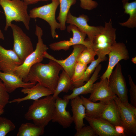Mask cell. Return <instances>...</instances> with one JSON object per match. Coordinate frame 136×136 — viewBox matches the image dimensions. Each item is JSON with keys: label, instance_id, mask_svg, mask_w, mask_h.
I'll list each match as a JSON object with an SVG mask.
<instances>
[{"label": "cell", "instance_id": "cell-1", "mask_svg": "<svg viewBox=\"0 0 136 136\" xmlns=\"http://www.w3.org/2000/svg\"><path fill=\"white\" fill-rule=\"evenodd\" d=\"M62 69L58 63L51 59L47 64L36 63L30 68L23 81L26 82H38L53 93L57 85L59 73Z\"/></svg>", "mask_w": 136, "mask_h": 136}, {"label": "cell", "instance_id": "cell-16", "mask_svg": "<svg viewBox=\"0 0 136 136\" xmlns=\"http://www.w3.org/2000/svg\"><path fill=\"white\" fill-rule=\"evenodd\" d=\"M13 50L6 49L0 45V70L7 73H14L15 69L22 64Z\"/></svg>", "mask_w": 136, "mask_h": 136}, {"label": "cell", "instance_id": "cell-19", "mask_svg": "<svg viewBox=\"0 0 136 136\" xmlns=\"http://www.w3.org/2000/svg\"><path fill=\"white\" fill-rule=\"evenodd\" d=\"M21 92L27 95L22 98H16L10 101L9 103L20 102L28 100H35L43 97H46L52 94L53 93L49 89L38 83L30 88H23Z\"/></svg>", "mask_w": 136, "mask_h": 136}, {"label": "cell", "instance_id": "cell-23", "mask_svg": "<svg viewBox=\"0 0 136 136\" xmlns=\"http://www.w3.org/2000/svg\"><path fill=\"white\" fill-rule=\"evenodd\" d=\"M80 97L85 108L86 116L94 118L100 117L106 103L100 101L93 102L82 95Z\"/></svg>", "mask_w": 136, "mask_h": 136}, {"label": "cell", "instance_id": "cell-31", "mask_svg": "<svg viewBox=\"0 0 136 136\" xmlns=\"http://www.w3.org/2000/svg\"><path fill=\"white\" fill-rule=\"evenodd\" d=\"M14 124L10 120L0 117V136H5L15 128Z\"/></svg>", "mask_w": 136, "mask_h": 136}, {"label": "cell", "instance_id": "cell-11", "mask_svg": "<svg viewBox=\"0 0 136 136\" xmlns=\"http://www.w3.org/2000/svg\"><path fill=\"white\" fill-rule=\"evenodd\" d=\"M89 19L88 17L86 15H81L79 17H76L73 15L69 11L66 23L76 26L80 30L87 35L88 39L92 42L94 37L101 31L104 26H90L87 23Z\"/></svg>", "mask_w": 136, "mask_h": 136}, {"label": "cell", "instance_id": "cell-12", "mask_svg": "<svg viewBox=\"0 0 136 136\" xmlns=\"http://www.w3.org/2000/svg\"><path fill=\"white\" fill-rule=\"evenodd\" d=\"M69 99H62L57 96L55 100V108L52 120L53 122H57L63 128L70 127L73 122L72 116L66 110Z\"/></svg>", "mask_w": 136, "mask_h": 136}, {"label": "cell", "instance_id": "cell-13", "mask_svg": "<svg viewBox=\"0 0 136 136\" xmlns=\"http://www.w3.org/2000/svg\"><path fill=\"white\" fill-rule=\"evenodd\" d=\"M90 95L88 99L94 102L99 101L106 103L114 100L117 96L112 91L107 78L101 79L98 82L94 83Z\"/></svg>", "mask_w": 136, "mask_h": 136}, {"label": "cell", "instance_id": "cell-37", "mask_svg": "<svg viewBox=\"0 0 136 136\" xmlns=\"http://www.w3.org/2000/svg\"><path fill=\"white\" fill-rule=\"evenodd\" d=\"M123 104L125 107L131 111L136 116V107L129 103L128 101Z\"/></svg>", "mask_w": 136, "mask_h": 136}, {"label": "cell", "instance_id": "cell-40", "mask_svg": "<svg viewBox=\"0 0 136 136\" xmlns=\"http://www.w3.org/2000/svg\"><path fill=\"white\" fill-rule=\"evenodd\" d=\"M131 61L134 64H136V57H133L131 59Z\"/></svg>", "mask_w": 136, "mask_h": 136}, {"label": "cell", "instance_id": "cell-34", "mask_svg": "<svg viewBox=\"0 0 136 136\" xmlns=\"http://www.w3.org/2000/svg\"><path fill=\"white\" fill-rule=\"evenodd\" d=\"M130 85L129 92L131 104L136 107V86L133 82L131 76L128 75Z\"/></svg>", "mask_w": 136, "mask_h": 136}, {"label": "cell", "instance_id": "cell-3", "mask_svg": "<svg viewBox=\"0 0 136 136\" xmlns=\"http://www.w3.org/2000/svg\"><path fill=\"white\" fill-rule=\"evenodd\" d=\"M5 17L6 31L13 21L22 22L27 30L30 29V18L28 11V6L21 0H0Z\"/></svg>", "mask_w": 136, "mask_h": 136}, {"label": "cell", "instance_id": "cell-21", "mask_svg": "<svg viewBox=\"0 0 136 136\" xmlns=\"http://www.w3.org/2000/svg\"><path fill=\"white\" fill-rule=\"evenodd\" d=\"M101 68L102 65L99 64L96 67L92 76L86 84L78 87H74L72 90V93L70 94L64 96L63 98L70 100L80 95H85L90 93L94 84L98 79V74Z\"/></svg>", "mask_w": 136, "mask_h": 136}, {"label": "cell", "instance_id": "cell-27", "mask_svg": "<svg viewBox=\"0 0 136 136\" xmlns=\"http://www.w3.org/2000/svg\"><path fill=\"white\" fill-rule=\"evenodd\" d=\"M60 10L57 19L61 25L60 29L62 31L66 28V20L67 14L71 6L74 5L77 0H59Z\"/></svg>", "mask_w": 136, "mask_h": 136}, {"label": "cell", "instance_id": "cell-24", "mask_svg": "<svg viewBox=\"0 0 136 136\" xmlns=\"http://www.w3.org/2000/svg\"><path fill=\"white\" fill-rule=\"evenodd\" d=\"M74 87L71 77L63 69L58 80L55 90L52 95L55 99L61 92L67 93L70 90H72Z\"/></svg>", "mask_w": 136, "mask_h": 136}, {"label": "cell", "instance_id": "cell-9", "mask_svg": "<svg viewBox=\"0 0 136 136\" xmlns=\"http://www.w3.org/2000/svg\"><path fill=\"white\" fill-rule=\"evenodd\" d=\"M109 86L113 93L124 103L128 101V89L123 75L122 67L118 63L108 80Z\"/></svg>", "mask_w": 136, "mask_h": 136}, {"label": "cell", "instance_id": "cell-25", "mask_svg": "<svg viewBox=\"0 0 136 136\" xmlns=\"http://www.w3.org/2000/svg\"><path fill=\"white\" fill-rule=\"evenodd\" d=\"M45 127L37 125L33 123L22 124L19 128L17 136H39L44 132Z\"/></svg>", "mask_w": 136, "mask_h": 136}, {"label": "cell", "instance_id": "cell-36", "mask_svg": "<svg viewBox=\"0 0 136 136\" xmlns=\"http://www.w3.org/2000/svg\"><path fill=\"white\" fill-rule=\"evenodd\" d=\"M116 132L121 136H125V130L123 127L121 125H116L114 126Z\"/></svg>", "mask_w": 136, "mask_h": 136}, {"label": "cell", "instance_id": "cell-20", "mask_svg": "<svg viewBox=\"0 0 136 136\" xmlns=\"http://www.w3.org/2000/svg\"><path fill=\"white\" fill-rule=\"evenodd\" d=\"M70 104L73 122L75 125V129L77 131L85 126L83 119L86 116L85 108L79 96L71 99Z\"/></svg>", "mask_w": 136, "mask_h": 136}, {"label": "cell", "instance_id": "cell-35", "mask_svg": "<svg viewBox=\"0 0 136 136\" xmlns=\"http://www.w3.org/2000/svg\"><path fill=\"white\" fill-rule=\"evenodd\" d=\"M80 6L86 10H91L96 8L98 5V3L92 0H80Z\"/></svg>", "mask_w": 136, "mask_h": 136}, {"label": "cell", "instance_id": "cell-5", "mask_svg": "<svg viewBox=\"0 0 136 136\" xmlns=\"http://www.w3.org/2000/svg\"><path fill=\"white\" fill-rule=\"evenodd\" d=\"M116 29L112 25V21L105 22L101 31L94 37L92 42V49L98 56L105 57L116 43Z\"/></svg>", "mask_w": 136, "mask_h": 136}, {"label": "cell", "instance_id": "cell-15", "mask_svg": "<svg viewBox=\"0 0 136 136\" xmlns=\"http://www.w3.org/2000/svg\"><path fill=\"white\" fill-rule=\"evenodd\" d=\"M73 46V50L71 54L64 60H58L46 52L44 58L54 60L58 63L63 69L71 77L74 72L75 65L78 57L81 52L86 47L81 44H78Z\"/></svg>", "mask_w": 136, "mask_h": 136}, {"label": "cell", "instance_id": "cell-4", "mask_svg": "<svg viewBox=\"0 0 136 136\" xmlns=\"http://www.w3.org/2000/svg\"><path fill=\"white\" fill-rule=\"evenodd\" d=\"M35 34L38 38L35 49L26 58L21 65L16 67L14 70V73L23 80L26 77L31 67L43 60L44 54L48 49L46 45L44 44L42 38L43 30L37 25Z\"/></svg>", "mask_w": 136, "mask_h": 136}, {"label": "cell", "instance_id": "cell-29", "mask_svg": "<svg viewBox=\"0 0 136 136\" xmlns=\"http://www.w3.org/2000/svg\"><path fill=\"white\" fill-rule=\"evenodd\" d=\"M96 55V53L92 48L86 47L79 55L77 61L87 65L95 60Z\"/></svg>", "mask_w": 136, "mask_h": 136}, {"label": "cell", "instance_id": "cell-38", "mask_svg": "<svg viewBox=\"0 0 136 136\" xmlns=\"http://www.w3.org/2000/svg\"><path fill=\"white\" fill-rule=\"evenodd\" d=\"M51 0H23L27 5L36 3L40 1H47Z\"/></svg>", "mask_w": 136, "mask_h": 136}, {"label": "cell", "instance_id": "cell-26", "mask_svg": "<svg viewBox=\"0 0 136 136\" xmlns=\"http://www.w3.org/2000/svg\"><path fill=\"white\" fill-rule=\"evenodd\" d=\"M124 13L128 14L129 17L125 22L119 23L121 26L133 28L136 27V1L131 2L123 3Z\"/></svg>", "mask_w": 136, "mask_h": 136}, {"label": "cell", "instance_id": "cell-2", "mask_svg": "<svg viewBox=\"0 0 136 136\" xmlns=\"http://www.w3.org/2000/svg\"><path fill=\"white\" fill-rule=\"evenodd\" d=\"M55 100L50 95L34 100L25 114V118L32 120L37 125L45 127L52 120Z\"/></svg>", "mask_w": 136, "mask_h": 136}, {"label": "cell", "instance_id": "cell-22", "mask_svg": "<svg viewBox=\"0 0 136 136\" xmlns=\"http://www.w3.org/2000/svg\"><path fill=\"white\" fill-rule=\"evenodd\" d=\"M100 117L107 120L114 126H123L119 111L114 100L106 103Z\"/></svg>", "mask_w": 136, "mask_h": 136}, {"label": "cell", "instance_id": "cell-7", "mask_svg": "<svg viewBox=\"0 0 136 136\" xmlns=\"http://www.w3.org/2000/svg\"><path fill=\"white\" fill-rule=\"evenodd\" d=\"M10 27L12 30L13 39V50L23 63L34 50L32 43L30 38L18 26L12 23Z\"/></svg>", "mask_w": 136, "mask_h": 136}, {"label": "cell", "instance_id": "cell-30", "mask_svg": "<svg viewBox=\"0 0 136 136\" xmlns=\"http://www.w3.org/2000/svg\"><path fill=\"white\" fill-rule=\"evenodd\" d=\"M107 59L105 57L98 56V58L92 62L88 67H87L84 72L83 78L82 81L83 85L84 82H87L90 78L91 74L94 72L95 69L100 63Z\"/></svg>", "mask_w": 136, "mask_h": 136}, {"label": "cell", "instance_id": "cell-8", "mask_svg": "<svg viewBox=\"0 0 136 136\" xmlns=\"http://www.w3.org/2000/svg\"><path fill=\"white\" fill-rule=\"evenodd\" d=\"M67 28L68 32L71 31L72 32L73 37L69 40L60 41L50 44L49 46L51 49L54 51L63 50L66 51L69 49L70 46L78 44L82 45L86 47L92 48V42L88 39H85L86 35L76 26L70 24Z\"/></svg>", "mask_w": 136, "mask_h": 136}, {"label": "cell", "instance_id": "cell-17", "mask_svg": "<svg viewBox=\"0 0 136 136\" xmlns=\"http://www.w3.org/2000/svg\"><path fill=\"white\" fill-rule=\"evenodd\" d=\"M0 79L8 93H11L19 88H30L36 83L26 82L14 73L2 72L0 70Z\"/></svg>", "mask_w": 136, "mask_h": 136}, {"label": "cell", "instance_id": "cell-6", "mask_svg": "<svg viewBox=\"0 0 136 136\" xmlns=\"http://www.w3.org/2000/svg\"><path fill=\"white\" fill-rule=\"evenodd\" d=\"M51 1V2L49 4L33 8L30 11L29 14L31 18H39L46 21L50 26L52 37L53 38H57L58 36L56 30L60 29L61 25L56 20L55 14L59 5V1Z\"/></svg>", "mask_w": 136, "mask_h": 136}, {"label": "cell", "instance_id": "cell-41", "mask_svg": "<svg viewBox=\"0 0 136 136\" xmlns=\"http://www.w3.org/2000/svg\"><path fill=\"white\" fill-rule=\"evenodd\" d=\"M4 109L0 108V116L3 114L4 112Z\"/></svg>", "mask_w": 136, "mask_h": 136}, {"label": "cell", "instance_id": "cell-18", "mask_svg": "<svg viewBox=\"0 0 136 136\" xmlns=\"http://www.w3.org/2000/svg\"><path fill=\"white\" fill-rule=\"evenodd\" d=\"M85 119L98 136H121L116 132L114 126L104 119L87 116Z\"/></svg>", "mask_w": 136, "mask_h": 136}, {"label": "cell", "instance_id": "cell-28", "mask_svg": "<svg viewBox=\"0 0 136 136\" xmlns=\"http://www.w3.org/2000/svg\"><path fill=\"white\" fill-rule=\"evenodd\" d=\"M87 67V65L77 61L76 62L73 74L71 77L74 87H78L83 85L82 82Z\"/></svg>", "mask_w": 136, "mask_h": 136}, {"label": "cell", "instance_id": "cell-14", "mask_svg": "<svg viewBox=\"0 0 136 136\" xmlns=\"http://www.w3.org/2000/svg\"><path fill=\"white\" fill-rule=\"evenodd\" d=\"M114 100L119 111L125 136L136 135V116L116 96Z\"/></svg>", "mask_w": 136, "mask_h": 136}, {"label": "cell", "instance_id": "cell-32", "mask_svg": "<svg viewBox=\"0 0 136 136\" xmlns=\"http://www.w3.org/2000/svg\"><path fill=\"white\" fill-rule=\"evenodd\" d=\"M9 95L3 82L0 79V108L4 109L9 103Z\"/></svg>", "mask_w": 136, "mask_h": 136}, {"label": "cell", "instance_id": "cell-33", "mask_svg": "<svg viewBox=\"0 0 136 136\" xmlns=\"http://www.w3.org/2000/svg\"><path fill=\"white\" fill-rule=\"evenodd\" d=\"M74 136H98L94 129L90 126H83L78 131Z\"/></svg>", "mask_w": 136, "mask_h": 136}, {"label": "cell", "instance_id": "cell-10", "mask_svg": "<svg viewBox=\"0 0 136 136\" xmlns=\"http://www.w3.org/2000/svg\"><path fill=\"white\" fill-rule=\"evenodd\" d=\"M108 55L109 57L108 66L100 78L101 79L107 78L108 80L113 69L119 61L122 60H127L130 57L126 47L123 42H116Z\"/></svg>", "mask_w": 136, "mask_h": 136}, {"label": "cell", "instance_id": "cell-39", "mask_svg": "<svg viewBox=\"0 0 136 136\" xmlns=\"http://www.w3.org/2000/svg\"><path fill=\"white\" fill-rule=\"evenodd\" d=\"M4 39V35L0 29V39L3 40Z\"/></svg>", "mask_w": 136, "mask_h": 136}]
</instances>
